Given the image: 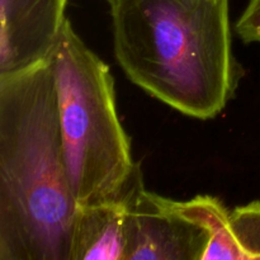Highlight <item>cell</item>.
Segmentation results:
<instances>
[{"mask_svg": "<svg viewBox=\"0 0 260 260\" xmlns=\"http://www.w3.org/2000/svg\"><path fill=\"white\" fill-rule=\"evenodd\" d=\"M75 211L52 57L0 74V260H70Z\"/></svg>", "mask_w": 260, "mask_h": 260, "instance_id": "1", "label": "cell"}, {"mask_svg": "<svg viewBox=\"0 0 260 260\" xmlns=\"http://www.w3.org/2000/svg\"><path fill=\"white\" fill-rule=\"evenodd\" d=\"M116 60L129 81L184 116L212 119L244 69L233 48L229 0H104Z\"/></svg>", "mask_w": 260, "mask_h": 260, "instance_id": "2", "label": "cell"}, {"mask_svg": "<svg viewBox=\"0 0 260 260\" xmlns=\"http://www.w3.org/2000/svg\"><path fill=\"white\" fill-rule=\"evenodd\" d=\"M58 122L76 206L118 198L140 162L121 123L109 66L66 19L52 56Z\"/></svg>", "mask_w": 260, "mask_h": 260, "instance_id": "3", "label": "cell"}, {"mask_svg": "<svg viewBox=\"0 0 260 260\" xmlns=\"http://www.w3.org/2000/svg\"><path fill=\"white\" fill-rule=\"evenodd\" d=\"M208 234L183 217L173 200L145 187L129 203L126 260H202Z\"/></svg>", "mask_w": 260, "mask_h": 260, "instance_id": "4", "label": "cell"}, {"mask_svg": "<svg viewBox=\"0 0 260 260\" xmlns=\"http://www.w3.org/2000/svg\"><path fill=\"white\" fill-rule=\"evenodd\" d=\"M68 0H0V74L52 57Z\"/></svg>", "mask_w": 260, "mask_h": 260, "instance_id": "5", "label": "cell"}, {"mask_svg": "<svg viewBox=\"0 0 260 260\" xmlns=\"http://www.w3.org/2000/svg\"><path fill=\"white\" fill-rule=\"evenodd\" d=\"M184 218L208 234L202 260H260V201L229 211L218 198L197 196L174 201Z\"/></svg>", "mask_w": 260, "mask_h": 260, "instance_id": "6", "label": "cell"}, {"mask_svg": "<svg viewBox=\"0 0 260 260\" xmlns=\"http://www.w3.org/2000/svg\"><path fill=\"white\" fill-rule=\"evenodd\" d=\"M144 187L141 165L118 198L76 206L70 235V260H126L129 203Z\"/></svg>", "mask_w": 260, "mask_h": 260, "instance_id": "7", "label": "cell"}, {"mask_svg": "<svg viewBox=\"0 0 260 260\" xmlns=\"http://www.w3.org/2000/svg\"><path fill=\"white\" fill-rule=\"evenodd\" d=\"M235 32L244 43H260V0H249L236 20Z\"/></svg>", "mask_w": 260, "mask_h": 260, "instance_id": "8", "label": "cell"}]
</instances>
